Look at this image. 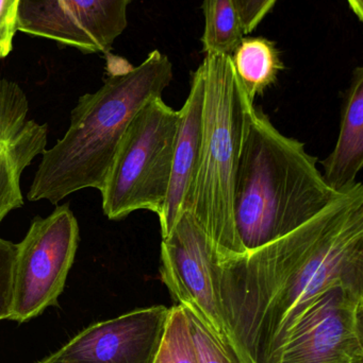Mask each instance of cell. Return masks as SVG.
<instances>
[{
    "mask_svg": "<svg viewBox=\"0 0 363 363\" xmlns=\"http://www.w3.org/2000/svg\"><path fill=\"white\" fill-rule=\"evenodd\" d=\"M164 341L170 363H197L189 321L185 309L179 305L170 308Z\"/></svg>",
    "mask_w": 363,
    "mask_h": 363,
    "instance_id": "cell-16",
    "label": "cell"
},
{
    "mask_svg": "<svg viewBox=\"0 0 363 363\" xmlns=\"http://www.w3.org/2000/svg\"><path fill=\"white\" fill-rule=\"evenodd\" d=\"M160 258V277L175 305L195 315L240 363L224 321L206 238L188 209L170 234L162 238Z\"/></svg>",
    "mask_w": 363,
    "mask_h": 363,
    "instance_id": "cell-7",
    "label": "cell"
},
{
    "mask_svg": "<svg viewBox=\"0 0 363 363\" xmlns=\"http://www.w3.org/2000/svg\"><path fill=\"white\" fill-rule=\"evenodd\" d=\"M78 245V221L70 205L32 220L25 238L16 245L10 320L23 323L58 304Z\"/></svg>",
    "mask_w": 363,
    "mask_h": 363,
    "instance_id": "cell-6",
    "label": "cell"
},
{
    "mask_svg": "<svg viewBox=\"0 0 363 363\" xmlns=\"http://www.w3.org/2000/svg\"><path fill=\"white\" fill-rule=\"evenodd\" d=\"M323 178L339 194L351 191L363 166V68L353 72L341 108L340 133L332 152L322 162Z\"/></svg>",
    "mask_w": 363,
    "mask_h": 363,
    "instance_id": "cell-13",
    "label": "cell"
},
{
    "mask_svg": "<svg viewBox=\"0 0 363 363\" xmlns=\"http://www.w3.org/2000/svg\"><path fill=\"white\" fill-rule=\"evenodd\" d=\"M355 16L363 21V0H347Z\"/></svg>",
    "mask_w": 363,
    "mask_h": 363,
    "instance_id": "cell-21",
    "label": "cell"
},
{
    "mask_svg": "<svg viewBox=\"0 0 363 363\" xmlns=\"http://www.w3.org/2000/svg\"><path fill=\"white\" fill-rule=\"evenodd\" d=\"M107 67L102 86L79 98L65 135L40 155L27 194L31 202L57 205L79 190L102 191L130 121L145 104L162 98L173 80L172 62L159 50L134 67L112 55Z\"/></svg>",
    "mask_w": 363,
    "mask_h": 363,
    "instance_id": "cell-2",
    "label": "cell"
},
{
    "mask_svg": "<svg viewBox=\"0 0 363 363\" xmlns=\"http://www.w3.org/2000/svg\"><path fill=\"white\" fill-rule=\"evenodd\" d=\"M134 0H21L18 30L83 53L108 55Z\"/></svg>",
    "mask_w": 363,
    "mask_h": 363,
    "instance_id": "cell-9",
    "label": "cell"
},
{
    "mask_svg": "<svg viewBox=\"0 0 363 363\" xmlns=\"http://www.w3.org/2000/svg\"><path fill=\"white\" fill-rule=\"evenodd\" d=\"M15 255L16 245L0 237V321L12 315Z\"/></svg>",
    "mask_w": 363,
    "mask_h": 363,
    "instance_id": "cell-18",
    "label": "cell"
},
{
    "mask_svg": "<svg viewBox=\"0 0 363 363\" xmlns=\"http://www.w3.org/2000/svg\"><path fill=\"white\" fill-rule=\"evenodd\" d=\"M168 315V307L157 305L93 324L38 363H153Z\"/></svg>",
    "mask_w": 363,
    "mask_h": 363,
    "instance_id": "cell-10",
    "label": "cell"
},
{
    "mask_svg": "<svg viewBox=\"0 0 363 363\" xmlns=\"http://www.w3.org/2000/svg\"><path fill=\"white\" fill-rule=\"evenodd\" d=\"M211 266L240 363H271L322 294L363 291L362 184L286 236Z\"/></svg>",
    "mask_w": 363,
    "mask_h": 363,
    "instance_id": "cell-1",
    "label": "cell"
},
{
    "mask_svg": "<svg viewBox=\"0 0 363 363\" xmlns=\"http://www.w3.org/2000/svg\"><path fill=\"white\" fill-rule=\"evenodd\" d=\"M204 116L200 162L185 202L204 233L211 262L245 254L237 233L234 194L247 116L254 102L229 55H205Z\"/></svg>",
    "mask_w": 363,
    "mask_h": 363,
    "instance_id": "cell-4",
    "label": "cell"
},
{
    "mask_svg": "<svg viewBox=\"0 0 363 363\" xmlns=\"http://www.w3.org/2000/svg\"><path fill=\"white\" fill-rule=\"evenodd\" d=\"M317 163L304 143L283 135L251 106L234 194V223L245 253L293 232L345 196L326 183Z\"/></svg>",
    "mask_w": 363,
    "mask_h": 363,
    "instance_id": "cell-3",
    "label": "cell"
},
{
    "mask_svg": "<svg viewBox=\"0 0 363 363\" xmlns=\"http://www.w3.org/2000/svg\"><path fill=\"white\" fill-rule=\"evenodd\" d=\"M179 111L162 98L144 104L121 136L102 191L109 220L125 219L136 211L160 217L172 176Z\"/></svg>",
    "mask_w": 363,
    "mask_h": 363,
    "instance_id": "cell-5",
    "label": "cell"
},
{
    "mask_svg": "<svg viewBox=\"0 0 363 363\" xmlns=\"http://www.w3.org/2000/svg\"><path fill=\"white\" fill-rule=\"evenodd\" d=\"M204 116V77L198 66L192 76L187 100L179 110V127L173 157L172 176L163 211L160 215L162 238L176 225L193 185L200 162Z\"/></svg>",
    "mask_w": 363,
    "mask_h": 363,
    "instance_id": "cell-12",
    "label": "cell"
},
{
    "mask_svg": "<svg viewBox=\"0 0 363 363\" xmlns=\"http://www.w3.org/2000/svg\"><path fill=\"white\" fill-rule=\"evenodd\" d=\"M27 95L14 81L0 74V223L23 205V170L46 149V123L28 118Z\"/></svg>",
    "mask_w": 363,
    "mask_h": 363,
    "instance_id": "cell-11",
    "label": "cell"
},
{
    "mask_svg": "<svg viewBox=\"0 0 363 363\" xmlns=\"http://www.w3.org/2000/svg\"><path fill=\"white\" fill-rule=\"evenodd\" d=\"M242 21L245 34L251 33L261 25L278 0H232Z\"/></svg>",
    "mask_w": 363,
    "mask_h": 363,
    "instance_id": "cell-20",
    "label": "cell"
},
{
    "mask_svg": "<svg viewBox=\"0 0 363 363\" xmlns=\"http://www.w3.org/2000/svg\"><path fill=\"white\" fill-rule=\"evenodd\" d=\"M232 60L237 76L253 102L277 82L285 68L275 43L260 36L243 38Z\"/></svg>",
    "mask_w": 363,
    "mask_h": 363,
    "instance_id": "cell-14",
    "label": "cell"
},
{
    "mask_svg": "<svg viewBox=\"0 0 363 363\" xmlns=\"http://www.w3.org/2000/svg\"><path fill=\"white\" fill-rule=\"evenodd\" d=\"M205 30L202 36L205 55H232L245 32L232 0H204Z\"/></svg>",
    "mask_w": 363,
    "mask_h": 363,
    "instance_id": "cell-15",
    "label": "cell"
},
{
    "mask_svg": "<svg viewBox=\"0 0 363 363\" xmlns=\"http://www.w3.org/2000/svg\"><path fill=\"white\" fill-rule=\"evenodd\" d=\"M185 311L197 363H239L195 315L187 309Z\"/></svg>",
    "mask_w": 363,
    "mask_h": 363,
    "instance_id": "cell-17",
    "label": "cell"
},
{
    "mask_svg": "<svg viewBox=\"0 0 363 363\" xmlns=\"http://www.w3.org/2000/svg\"><path fill=\"white\" fill-rule=\"evenodd\" d=\"M21 0H0V60L10 55L13 38L18 31Z\"/></svg>",
    "mask_w": 363,
    "mask_h": 363,
    "instance_id": "cell-19",
    "label": "cell"
},
{
    "mask_svg": "<svg viewBox=\"0 0 363 363\" xmlns=\"http://www.w3.org/2000/svg\"><path fill=\"white\" fill-rule=\"evenodd\" d=\"M363 291L336 286L296 324L271 363H363Z\"/></svg>",
    "mask_w": 363,
    "mask_h": 363,
    "instance_id": "cell-8",
    "label": "cell"
},
{
    "mask_svg": "<svg viewBox=\"0 0 363 363\" xmlns=\"http://www.w3.org/2000/svg\"><path fill=\"white\" fill-rule=\"evenodd\" d=\"M153 363H170V358H168V347H166V341H162L161 347H160L159 352H158L157 357H156Z\"/></svg>",
    "mask_w": 363,
    "mask_h": 363,
    "instance_id": "cell-22",
    "label": "cell"
}]
</instances>
